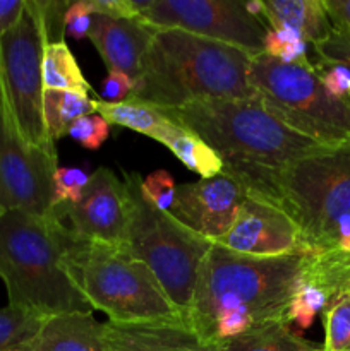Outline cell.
Here are the masks:
<instances>
[{
  "mask_svg": "<svg viewBox=\"0 0 350 351\" xmlns=\"http://www.w3.org/2000/svg\"><path fill=\"white\" fill-rule=\"evenodd\" d=\"M86 243L55 213L7 211L0 219V280L10 307L48 317L93 314L78 278Z\"/></svg>",
  "mask_w": 350,
  "mask_h": 351,
  "instance_id": "obj_1",
  "label": "cell"
},
{
  "mask_svg": "<svg viewBox=\"0 0 350 351\" xmlns=\"http://www.w3.org/2000/svg\"><path fill=\"white\" fill-rule=\"evenodd\" d=\"M230 177L246 194L278 206L294 219L304 256L350 257V141L325 147L281 170Z\"/></svg>",
  "mask_w": 350,
  "mask_h": 351,
  "instance_id": "obj_2",
  "label": "cell"
},
{
  "mask_svg": "<svg viewBox=\"0 0 350 351\" xmlns=\"http://www.w3.org/2000/svg\"><path fill=\"white\" fill-rule=\"evenodd\" d=\"M309 256L250 257L213 243L202 261L185 322L209 343L215 324L239 315L254 326L287 321L290 302L304 280Z\"/></svg>",
  "mask_w": 350,
  "mask_h": 351,
  "instance_id": "obj_3",
  "label": "cell"
},
{
  "mask_svg": "<svg viewBox=\"0 0 350 351\" xmlns=\"http://www.w3.org/2000/svg\"><path fill=\"white\" fill-rule=\"evenodd\" d=\"M256 55L180 29H156L130 98L158 108L211 99H250Z\"/></svg>",
  "mask_w": 350,
  "mask_h": 351,
  "instance_id": "obj_4",
  "label": "cell"
},
{
  "mask_svg": "<svg viewBox=\"0 0 350 351\" xmlns=\"http://www.w3.org/2000/svg\"><path fill=\"white\" fill-rule=\"evenodd\" d=\"M168 120L198 134L223 161V173L275 171L328 146L288 129L261 99H211L160 108Z\"/></svg>",
  "mask_w": 350,
  "mask_h": 351,
  "instance_id": "obj_5",
  "label": "cell"
},
{
  "mask_svg": "<svg viewBox=\"0 0 350 351\" xmlns=\"http://www.w3.org/2000/svg\"><path fill=\"white\" fill-rule=\"evenodd\" d=\"M250 82L268 112L321 146L350 141V99L329 95L314 64H283L259 53L250 64Z\"/></svg>",
  "mask_w": 350,
  "mask_h": 351,
  "instance_id": "obj_6",
  "label": "cell"
},
{
  "mask_svg": "<svg viewBox=\"0 0 350 351\" xmlns=\"http://www.w3.org/2000/svg\"><path fill=\"white\" fill-rule=\"evenodd\" d=\"M141 180L137 173H126L124 182L132 199V216L122 245L150 267L185 319L194 298L199 269L213 242L178 223L170 213L154 208L141 192Z\"/></svg>",
  "mask_w": 350,
  "mask_h": 351,
  "instance_id": "obj_7",
  "label": "cell"
},
{
  "mask_svg": "<svg viewBox=\"0 0 350 351\" xmlns=\"http://www.w3.org/2000/svg\"><path fill=\"white\" fill-rule=\"evenodd\" d=\"M78 278L93 311L105 312L108 321H185L150 267L122 243L88 240L79 257Z\"/></svg>",
  "mask_w": 350,
  "mask_h": 351,
  "instance_id": "obj_8",
  "label": "cell"
},
{
  "mask_svg": "<svg viewBox=\"0 0 350 351\" xmlns=\"http://www.w3.org/2000/svg\"><path fill=\"white\" fill-rule=\"evenodd\" d=\"M43 17L36 0H26L16 26L0 38V84L21 136L31 146L54 151L43 120Z\"/></svg>",
  "mask_w": 350,
  "mask_h": 351,
  "instance_id": "obj_9",
  "label": "cell"
},
{
  "mask_svg": "<svg viewBox=\"0 0 350 351\" xmlns=\"http://www.w3.org/2000/svg\"><path fill=\"white\" fill-rule=\"evenodd\" d=\"M57 165V151L31 146L21 136L0 84V208L48 215Z\"/></svg>",
  "mask_w": 350,
  "mask_h": 351,
  "instance_id": "obj_10",
  "label": "cell"
},
{
  "mask_svg": "<svg viewBox=\"0 0 350 351\" xmlns=\"http://www.w3.org/2000/svg\"><path fill=\"white\" fill-rule=\"evenodd\" d=\"M137 17L158 29H180L250 55L264 51L268 27L237 0H146Z\"/></svg>",
  "mask_w": 350,
  "mask_h": 351,
  "instance_id": "obj_11",
  "label": "cell"
},
{
  "mask_svg": "<svg viewBox=\"0 0 350 351\" xmlns=\"http://www.w3.org/2000/svg\"><path fill=\"white\" fill-rule=\"evenodd\" d=\"M51 213L89 242L124 243L132 216V199L126 182L102 167L89 175L81 199L74 204L60 202Z\"/></svg>",
  "mask_w": 350,
  "mask_h": 351,
  "instance_id": "obj_12",
  "label": "cell"
},
{
  "mask_svg": "<svg viewBox=\"0 0 350 351\" xmlns=\"http://www.w3.org/2000/svg\"><path fill=\"white\" fill-rule=\"evenodd\" d=\"M213 243L250 257L304 256L294 219L278 206L249 194L240 204L232 226Z\"/></svg>",
  "mask_w": 350,
  "mask_h": 351,
  "instance_id": "obj_13",
  "label": "cell"
},
{
  "mask_svg": "<svg viewBox=\"0 0 350 351\" xmlns=\"http://www.w3.org/2000/svg\"><path fill=\"white\" fill-rule=\"evenodd\" d=\"M244 199L242 185L222 171L213 178L177 185L175 201L168 213L189 230L213 242L232 226Z\"/></svg>",
  "mask_w": 350,
  "mask_h": 351,
  "instance_id": "obj_14",
  "label": "cell"
},
{
  "mask_svg": "<svg viewBox=\"0 0 350 351\" xmlns=\"http://www.w3.org/2000/svg\"><path fill=\"white\" fill-rule=\"evenodd\" d=\"M158 27L139 17H113L93 14L89 40L110 72L130 77L136 84L143 60Z\"/></svg>",
  "mask_w": 350,
  "mask_h": 351,
  "instance_id": "obj_15",
  "label": "cell"
},
{
  "mask_svg": "<svg viewBox=\"0 0 350 351\" xmlns=\"http://www.w3.org/2000/svg\"><path fill=\"white\" fill-rule=\"evenodd\" d=\"M102 335L112 351H218L185 321H108Z\"/></svg>",
  "mask_w": 350,
  "mask_h": 351,
  "instance_id": "obj_16",
  "label": "cell"
},
{
  "mask_svg": "<svg viewBox=\"0 0 350 351\" xmlns=\"http://www.w3.org/2000/svg\"><path fill=\"white\" fill-rule=\"evenodd\" d=\"M261 17L270 26L268 29H290L312 47L333 33L323 0H266Z\"/></svg>",
  "mask_w": 350,
  "mask_h": 351,
  "instance_id": "obj_17",
  "label": "cell"
},
{
  "mask_svg": "<svg viewBox=\"0 0 350 351\" xmlns=\"http://www.w3.org/2000/svg\"><path fill=\"white\" fill-rule=\"evenodd\" d=\"M33 351H112L102 324L91 314H69L48 319Z\"/></svg>",
  "mask_w": 350,
  "mask_h": 351,
  "instance_id": "obj_18",
  "label": "cell"
},
{
  "mask_svg": "<svg viewBox=\"0 0 350 351\" xmlns=\"http://www.w3.org/2000/svg\"><path fill=\"white\" fill-rule=\"evenodd\" d=\"M174 153V156L198 173L201 178H213L223 171V161L198 134L185 129L180 123L165 120L153 137Z\"/></svg>",
  "mask_w": 350,
  "mask_h": 351,
  "instance_id": "obj_19",
  "label": "cell"
},
{
  "mask_svg": "<svg viewBox=\"0 0 350 351\" xmlns=\"http://www.w3.org/2000/svg\"><path fill=\"white\" fill-rule=\"evenodd\" d=\"M218 351H321L292 329L287 321L266 322L216 343Z\"/></svg>",
  "mask_w": 350,
  "mask_h": 351,
  "instance_id": "obj_20",
  "label": "cell"
},
{
  "mask_svg": "<svg viewBox=\"0 0 350 351\" xmlns=\"http://www.w3.org/2000/svg\"><path fill=\"white\" fill-rule=\"evenodd\" d=\"M96 113L95 99L74 91H43V120L51 141H58L67 134L69 127L78 119Z\"/></svg>",
  "mask_w": 350,
  "mask_h": 351,
  "instance_id": "obj_21",
  "label": "cell"
},
{
  "mask_svg": "<svg viewBox=\"0 0 350 351\" xmlns=\"http://www.w3.org/2000/svg\"><path fill=\"white\" fill-rule=\"evenodd\" d=\"M43 89L89 95L91 84L82 74L74 53L65 41L47 43L43 53Z\"/></svg>",
  "mask_w": 350,
  "mask_h": 351,
  "instance_id": "obj_22",
  "label": "cell"
},
{
  "mask_svg": "<svg viewBox=\"0 0 350 351\" xmlns=\"http://www.w3.org/2000/svg\"><path fill=\"white\" fill-rule=\"evenodd\" d=\"M95 108L96 113L102 115L110 125L126 127L134 132L144 134L151 139L161 123L167 120L158 106L139 101L136 98H129L122 103H106L102 99H95Z\"/></svg>",
  "mask_w": 350,
  "mask_h": 351,
  "instance_id": "obj_23",
  "label": "cell"
},
{
  "mask_svg": "<svg viewBox=\"0 0 350 351\" xmlns=\"http://www.w3.org/2000/svg\"><path fill=\"white\" fill-rule=\"evenodd\" d=\"M48 319L27 308H0V351H33Z\"/></svg>",
  "mask_w": 350,
  "mask_h": 351,
  "instance_id": "obj_24",
  "label": "cell"
},
{
  "mask_svg": "<svg viewBox=\"0 0 350 351\" xmlns=\"http://www.w3.org/2000/svg\"><path fill=\"white\" fill-rule=\"evenodd\" d=\"M321 315L325 324L321 351H350V291L333 297Z\"/></svg>",
  "mask_w": 350,
  "mask_h": 351,
  "instance_id": "obj_25",
  "label": "cell"
},
{
  "mask_svg": "<svg viewBox=\"0 0 350 351\" xmlns=\"http://www.w3.org/2000/svg\"><path fill=\"white\" fill-rule=\"evenodd\" d=\"M329 295L318 285L307 280H302L290 302L287 312L288 324H295L301 331H305L312 326L316 315L321 314L329 304Z\"/></svg>",
  "mask_w": 350,
  "mask_h": 351,
  "instance_id": "obj_26",
  "label": "cell"
},
{
  "mask_svg": "<svg viewBox=\"0 0 350 351\" xmlns=\"http://www.w3.org/2000/svg\"><path fill=\"white\" fill-rule=\"evenodd\" d=\"M263 53L283 62V64H305L307 43L290 29H268L264 38Z\"/></svg>",
  "mask_w": 350,
  "mask_h": 351,
  "instance_id": "obj_27",
  "label": "cell"
},
{
  "mask_svg": "<svg viewBox=\"0 0 350 351\" xmlns=\"http://www.w3.org/2000/svg\"><path fill=\"white\" fill-rule=\"evenodd\" d=\"M65 136L71 137L86 149L96 151L105 144L110 136V123L98 113L81 117L69 127Z\"/></svg>",
  "mask_w": 350,
  "mask_h": 351,
  "instance_id": "obj_28",
  "label": "cell"
},
{
  "mask_svg": "<svg viewBox=\"0 0 350 351\" xmlns=\"http://www.w3.org/2000/svg\"><path fill=\"white\" fill-rule=\"evenodd\" d=\"M175 191L177 185L167 170H156L141 180V192L144 197L163 213L170 211L175 201Z\"/></svg>",
  "mask_w": 350,
  "mask_h": 351,
  "instance_id": "obj_29",
  "label": "cell"
},
{
  "mask_svg": "<svg viewBox=\"0 0 350 351\" xmlns=\"http://www.w3.org/2000/svg\"><path fill=\"white\" fill-rule=\"evenodd\" d=\"M89 175L79 168H58L54 175V206L78 202L88 185Z\"/></svg>",
  "mask_w": 350,
  "mask_h": 351,
  "instance_id": "obj_30",
  "label": "cell"
},
{
  "mask_svg": "<svg viewBox=\"0 0 350 351\" xmlns=\"http://www.w3.org/2000/svg\"><path fill=\"white\" fill-rule=\"evenodd\" d=\"M316 72L321 79L323 86L331 96L340 99H350V69L342 64H314Z\"/></svg>",
  "mask_w": 350,
  "mask_h": 351,
  "instance_id": "obj_31",
  "label": "cell"
},
{
  "mask_svg": "<svg viewBox=\"0 0 350 351\" xmlns=\"http://www.w3.org/2000/svg\"><path fill=\"white\" fill-rule=\"evenodd\" d=\"M43 17L45 33L48 43H60L65 34V12L71 2H54V0H36Z\"/></svg>",
  "mask_w": 350,
  "mask_h": 351,
  "instance_id": "obj_32",
  "label": "cell"
},
{
  "mask_svg": "<svg viewBox=\"0 0 350 351\" xmlns=\"http://www.w3.org/2000/svg\"><path fill=\"white\" fill-rule=\"evenodd\" d=\"M314 53L319 62L326 64H342L350 69V36L345 33L333 29L331 36L323 43L314 45Z\"/></svg>",
  "mask_w": 350,
  "mask_h": 351,
  "instance_id": "obj_33",
  "label": "cell"
},
{
  "mask_svg": "<svg viewBox=\"0 0 350 351\" xmlns=\"http://www.w3.org/2000/svg\"><path fill=\"white\" fill-rule=\"evenodd\" d=\"M93 21V9L89 0L72 2L65 12V33L74 40L89 36Z\"/></svg>",
  "mask_w": 350,
  "mask_h": 351,
  "instance_id": "obj_34",
  "label": "cell"
},
{
  "mask_svg": "<svg viewBox=\"0 0 350 351\" xmlns=\"http://www.w3.org/2000/svg\"><path fill=\"white\" fill-rule=\"evenodd\" d=\"M134 93V81L127 77L126 74L119 72H108V77L103 81L102 89V101L106 103H122L132 96Z\"/></svg>",
  "mask_w": 350,
  "mask_h": 351,
  "instance_id": "obj_35",
  "label": "cell"
},
{
  "mask_svg": "<svg viewBox=\"0 0 350 351\" xmlns=\"http://www.w3.org/2000/svg\"><path fill=\"white\" fill-rule=\"evenodd\" d=\"M333 29L350 36V0H323Z\"/></svg>",
  "mask_w": 350,
  "mask_h": 351,
  "instance_id": "obj_36",
  "label": "cell"
},
{
  "mask_svg": "<svg viewBox=\"0 0 350 351\" xmlns=\"http://www.w3.org/2000/svg\"><path fill=\"white\" fill-rule=\"evenodd\" d=\"M26 0H0V38L12 29L23 16Z\"/></svg>",
  "mask_w": 350,
  "mask_h": 351,
  "instance_id": "obj_37",
  "label": "cell"
},
{
  "mask_svg": "<svg viewBox=\"0 0 350 351\" xmlns=\"http://www.w3.org/2000/svg\"><path fill=\"white\" fill-rule=\"evenodd\" d=\"M246 5V10L253 17H257L261 19L263 16V0H253V2H244Z\"/></svg>",
  "mask_w": 350,
  "mask_h": 351,
  "instance_id": "obj_38",
  "label": "cell"
},
{
  "mask_svg": "<svg viewBox=\"0 0 350 351\" xmlns=\"http://www.w3.org/2000/svg\"><path fill=\"white\" fill-rule=\"evenodd\" d=\"M5 213H7V211H3V209H2V208H0V219H2V218H3V215H5Z\"/></svg>",
  "mask_w": 350,
  "mask_h": 351,
  "instance_id": "obj_39",
  "label": "cell"
},
{
  "mask_svg": "<svg viewBox=\"0 0 350 351\" xmlns=\"http://www.w3.org/2000/svg\"><path fill=\"white\" fill-rule=\"evenodd\" d=\"M349 291H350V287H349Z\"/></svg>",
  "mask_w": 350,
  "mask_h": 351,
  "instance_id": "obj_40",
  "label": "cell"
}]
</instances>
